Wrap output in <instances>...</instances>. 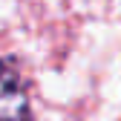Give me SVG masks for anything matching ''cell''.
Returning <instances> with one entry per match:
<instances>
[{
    "label": "cell",
    "mask_w": 121,
    "mask_h": 121,
    "mask_svg": "<svg viewBox=\"0 0 121 121\" xmlns=\"http://www.w3.org/2000/svg\"><path fill=\"white\" fill-rule=\"evenodd\" d=\"M0 121H32L29 89L14 58H0Z\"/></svg>",
    "instance_id": "1"
}]
</instances>
